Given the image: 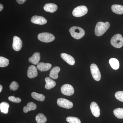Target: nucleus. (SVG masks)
<instances>
[{
	"mask_svg": "<svg viewBox=\"0 0 123 123\" xmlns=\"http://www.w3.org/2000/svg\"><path fill=\"white\" fill-rule=\"evenodd\" d=\"M67 122L69 123H81L80 120L77 117H68L66 118Z\"/></svg>",
	"mask_w": 123,
	"mask_h": 123,
	"instance_id": "obj_27",
	"label": "nucleus"
},
{
	"mask_svg": "<svg viewBox=\"0 0 123 123\" xmlns=\"http://www.w3.org/2000/svg\"><path fill=\"white\" fill-rule=\"evenodd\" d=\"M2 86L0 85V92H1L2 91Z\"/></svg>",
	"mask_w": 123,
	"mask_h": 123,
	"instance_id": "obj_33",
	"label": "nucleus"
},
{
	"mask_svg": "<svg viewBox=\"0 0 123 123\" xmlns=\"http://www.w3.org/2000/svg\"><path fill=\"white\" fill-rule=\"evenodd\" d=\"M38 38L41 42L48 43L53 41L55 39V37L51 33H42L39 34Z\"/></svg>",
	"mask_w": 123,
	"mask_h": 123,
	"instance_id": "obj_4",
	"label": "nucleus"
},
{
	"mask_svg": "<svg viewBox=\"0 0 123 123\" xmlns=\"http://www.w3.org/2000/svg\"><path fill=\"white\" fill-rule=\"evenodd\" d=\"M19 85L17 82L16 81H13L10 84V88L11 90L13 91H16L18 89Z\"/></svg>",
	"mask_w": 123,
	"mask_h": 123,
	"instance_id": "obj_29",
	"label": "nucleus"
},
{
	"mask_svg": "<svg viewBox=\"0 0 123 123\" xmlns=\"http://www.w3.org/2000/svg\"><path fill=\"white\" fill-rule=\"evenodd\" d=\"M69 32L72 37L77 39L81 38L85 35L84 30L79 27H72L69 29Z\"/></svg>",
	"mask_w": 123,
	"mask_h": 123,
	"instance_id": "obj_2",
	"label": "nucleus"
},
{
	"mask_svg": "<svg viewBox=\"0 0 123 123\" xmlns=\"http://www.w3.org/2000/svg\"><path fill=\"white\" fill-rule=\"evenodd\" d=\"M36 120L37 123H45L47 121V118L43 114L39 113L36 117Z\"/></svg>",
	"mask_w": 123,
	"mask_h": 123,
	"instance_id": "obj_24",
	"label": "nucleus"
},
{
	"mask_svg": "<svg viewBox=\"0 0 123 123\" xmlns=\"http://www.w3.org/2000/svg\"><path fill=\"white\" fill-rule=\"evenodd\" d=\"M22 47V42L19 37L14 36L13 38L12 47L16 51H20Z\"/></svg>",
	"mask_w": 123,
	"mask_h": 123,
	"instance_id": "obj_9",
	"label": "nucleus"
},
{
	"mask_svg": "<svg viewBox=\"0 0 123 123\" xmlns=\"http://www.w3.org/2000/svg\"><path fill=\"white\" fill-rule=\"evenodd\" d=\"M91 110L93 115L95 117H98L100 115V109L96 102H92L90 106Z\"/></svg>",
	"mask_w": 123,
	"mask_h": 123,
	"instance_id": "obj_11",
	"label": "nucleus"
},
{
	"mask_svg": "<svg viewBox=\"0 0 123 123\" xmlns=\"http://www.w3.org/2000/svg\"><path fill=\"white\" fill-rule=\"evenodd\" d=\"M111 10L112 12L117 14H123V6L121 5H113L111 6Z\"/></svg>",
	"mask_w": 123,
	"mask_h": 123,
	"instance_id": "obj_20",
	"label": "nucleus"
},
{
	"mask_svg": "<svg viewBox=\"0 0 123 123\" xmlns=\"http://www.w3.org/2000/svg\"><path fill=\"white\" fill-rule=\"evenodd\" d=\"M57 104L61 107L66 109H70L73 106V104L71 101L64 98H59L57 99Z\"/></svg>",
	"mask_w": 123,
	"mask_h": 123,
	"instance_id": "obj_7",
	"label": "nucleus"
},
{
	"mask_svg": "<svg viewBox=\"0 0 123 123\" xmlns=\"http://www.w3.org/2000/svg\"><path fill=\"white\" fill-rule=\"evenodd\" d=\"M111 43L115 48H119L123 46V38L120 34L115 35L111 38Z\"/></svg>",
	"mask_w": 123,
	"mask_h": 123,
	"instance_id": "obj_3",
	"label": "nucleus"
},
{
	"mask_svg": "<svg viewBox=\"0 0 123 123\" xmlns=\"http://www.w3.org/2000/svg\"><path fill=\"white\" fill-rule=\"evenodd\" d=\"M109 63L113 69L117 70L119 67V63L118 60L115 58H111L109 60Z\"/></svg>",
	"mask_w": 123,
	"mask_h": 123,
	"instance_id": "obj_22",
	"label": "nucleus"
},
{
	"mask_svg": "<svg viewBox=\"0 0 123 123\" xmlns=\"http://www.w3.org/2000/svg\"><path fill=\"white\" fill-rule=\"evenodd\" d=\"M10 105L6 102H2L0 104V110L1 111L5 114H7L9 111Z\"/></svg>",
	"mask_w": 123,
	"mask_h": 123,
	"instance_id": "obj_21",
	"label": "nucleus"
},
{
	"mask_svg": "<svg viewBox=\"0 0 123 123\" xmlns=\"http://www.w3.org/2000/svg\"><path fill=\"white\" fill-rule=\"evenodd\" d=\"M38 75L37 68L34 65L29 66L27 72V76L30 78H33L37 77Z\"/></svg>",
	"mask_w": 123,
	"mask_h": 123,
	"instance_id": "obj_12",
	"label": "nucleus"
},
{
	"mask_svg": "<svg viewBox=\"0 0 123 123\" xmlns=\"http://www.w3.org/2000/svg\"><path fill=\"white\" fill-rule=\"evenodd\" d=\"M61 56L62 58L69 64L71 65L75 64V60L72 56L65 53H62Z\"/></svg>",
	"mask_w": 123,
	"mask_h": 123,
	"instance_id": "obj_13",
	"label": "nucleus"
},
{
	"mask_svg": "<svg viewBox=\"0 0 123 123\" xmlns=\"http://www.w3.org/2000/svg\"><path fill=\"white\" fill-rule=\"evenodd\" d=\"M87 7L85 6H81L76 7L73 10V15L76 17H82L88 12Z\"/></svg>",
	"mask_w": 123,
	"mask_h": 123,
	"instance_id": "obj_5",
	"label": "nucleus"
},
{
	"mask_svg": "<svg viewBox=\"0 0 123 123\" xmlns=\"http://www.w3.org/2000/svg\"><path fill=\"white\" fill-rule=\"evenodd\" d=\"M115 97L119 101L123 102V91H119L116 92Z\"/></svg>",
	"mask_w": 123,
	"mask_h": 123,
	"instance_id": "obj_28",
	"label": "nucleus"
},
{
	"mask_svg": "<svg viewBox=\"0 0 123 123\" xmlns=\"http://www.w3.org/2000/svg\"><path fill=\"white\" fill-rule=\"evenodd\" d=\"M31 95L33 98L40 102H43L45 99V97L43 94L38 93L36 92H32Z\"/></svg>",
	"mask_w": 123,
	"mask_h": 123,
	"instance_id": "obj_23",
	"label": "nucleus"
},
{
	"mask_svg": "<svg viewBox=\"0 0 123 123\" xmlns=\"http://www.w3.org/2000/svg\"><path fill=\"white\" fill-rule=\"evenodd\" d=\"M40 59V53L39 52H35L31 57L29 59V61L31 63L34 65H37L39 63Z\"/></svg>",
	"mask_w": 123,
	"mask_h": 123,
	"instance_id": "obj_16",
	"label": "nucleus"
},
{
	"mask_svg": "<svg viewBox=\"0 0 123 123\" xmlns=\"http://www.w3.org/2000/svg\"><path fill=\"white\" fill-rule=\"evenodd\" d=\"M110 26V24L108 22L104 23L99 22H98L95 26V35L98 36L102 35L109 29Z\"/></svg>",
	"mask_w": 123,
	"mask_h": 123,
	"instance_id": "obj_1",
	"label": "nucleus"
},
{
	"mask_svg": "<svg viewBox=\"0 0 123 123\" xmlns=\"http://www.w3.org/2000/svg\"><path fill=\"white\" fill-rule=\"evenodd\" d=\"M9 64V60L5 57H0V67L4 68L8 66Z\"/></svg>",
	"mask_w": 123,
	"mask_h": 123,
	"instance_id": "obj_26",
	"label": "nucleus"
},
{
	"mask_svg": "<svg viewBox=\"0 0 123 123\" xmlns=\"http://www.w3.org/2000/svg\"><path fill=\"white\" fill-rule=\"evenodd\" d=\"M114 114L118 119H123V108H117L114 111Z\"/></svg>",
	"mask_w": 123,
	"mask_h": 123,
	"instance_id": "obj_25",
	"label": "nucleus"
},
{
	"mask_svg": "<svg viewBox=\"0 0 123 123\" xmlns=\"http://www.w3.org/2000/svg\"><path fill=\"white\" fill-rule=\"evenodd\" d=\"M90 70L93 78L98 81L101 79V74L98 67L95 64H92L90 66Z\"/></svg>",
	"mask_w": 123,
	"mask_h": 123,
	"instance_id": "obj_6",
	"label": "nucleus"
},
{
	"mask_svg": "<svg viewBox=\"0 0 123 123\" xmlns=\"http://www.w3.org/2000/svg\"><path fill=\"white\" fill-rule=\"evenodd\" d=\"M60 71V68L58 66H55L52 69L50 72L49 76L52 78L56 79L58 78V74Z\"/></svg>",
	"mask_w": 123,
	"mask_h": 123,
	"instance_id": "obj_18",
	"label": "nucleus"
},
{
	"mask_svg": "<svg viewBox=\"0 0 123 123\" xmlns=\"http://www.w3.org/2000/svg\"><path fill=\"white\" fill-rule=\"evenodd\" d=\"M26 0H16L17 2L19 4H22L25 2Z\"/></svg>",
	"mask_w": 123,
	"mask_h": 123,
	"instance_id": "obj_31",
	"label": "nucleus"
},
{
	"mask_svg": "<svg viewBox=\"0 0 123 123\" xmlns=\"http://www.w3.org/2000/svg\"><path fill=\"white\" fill-rule=\"evenodd\" d=\"M31 21L34 24L40 25H44L47 23V20L45 18L37 15L33 16L31 19Z\"/></svg>",
	"mask_w": 123,
	"mask_h": 123,
	"instance_id": "obj_10",
	"label": "nucleus"
},
{
	"mask_svg": "<svg viewBox=\"0 0 123 123\" xmlns=\"http://www.w3.org/2000/svg\"><path fill=\"white\" fill-rule=\"evenodd\" d=\"M44 10L47 12L53 13L57 10V6L56 5L53 3H49L45 4L43 7Z\"/></svg>",
	"mask_w": 123,
	"mask_h": 123,
	"instance_id": "obj_15",
	"label": "nucleus"
},
{
	"mask_svg": "<svg viewBox=\"0 0 123 123\" xmlns=\"http://www.w3.org/2000/svg\"><path fill=\"white\" fill-rule=\"evenodd\" d=\"M37 105L35 103L33 102H30L27 104L26 106H24L23 108V111L25 113H27L30 111H34L36 110Z\"/></svg>",
	"mask_w": 123,
	"mask_h": 123,
	"instance_id": "obj_19",
	"label": "nucleus"
},
{
	"mask_svg": "<svg viewBox=\"0 0 123 123\" xmlns=\"http://www.w3.org/2000/svg\"><path fill=\"white\" fill-rule=\"evenodd\" d=\"M52 67V65L49 63L40 62L37 65V68L41 72H45L50 70Z\"/></svg>",
	"mask_w": 123,
	"mask_h": 123,
	"instance_id": "obj_14",
	"label": "nucleus"
},
{
	"mask_svg": "<svg viewBox=\"0 0 123 123\" xmlns=\"http://www.w3.org/2000/svg\"><path fill=\"white\" fill-rule=\"evenodd\" d=\"M9 100L15 103H19L21 101V99L19 98H16L14 96H10L8 98Z\"/></svg>",
	"mask_w": 123,
	"mask_h": 123,
	"instance_id": "obj_30",
	"label": "nucleus"
},
{
	"mask_svg": "<svg viewBox=\"0 0 123 123\" xmlns=\"http://www.w3.org/2000/svg\"><path fill=\"white\" fill-rule=\"evenodd\" d=\"M46 85L45 88L47 90H50L54 88L56 85V83L53 79L49 77H47L45 79Z\"/></svg>",
	"mask_w": 123,
	"mask_h": 123,
	"instance_id": "obj_17",
	"label": "nucleus"
},
{
	"mask_svg": "<svg viewBox=\"0 0 123 123\" xmlns=\"http://www.w3.org/2000/svg\"><path fill=\"white\" fill-rule=\"evenodd\" d=\"M3 8H4L3 6L1 4H0V11H2Z\"/></svg>",
	"mask_w": 123,
	"mask_h": 123,
	"instance_id": "obj_32",
	"label": "nucleus"
},
{
	"mask_svg": "<svg viewBox=\"0 0 123 123\" xmlns=\"http://www.w3.org/2000/svg\"><path fill=\"white\" fill-rule=\"evenodd\" d=\"M61 91L62 94L64 95L71 96L74 93V89L71 85L65 84L62 86Z\"/></svg>",
	"mask_w": 123,
	"mask_h": 123,
	"instance_id": "obj_8",
	"label": "nucleus"
}]
</instances>
